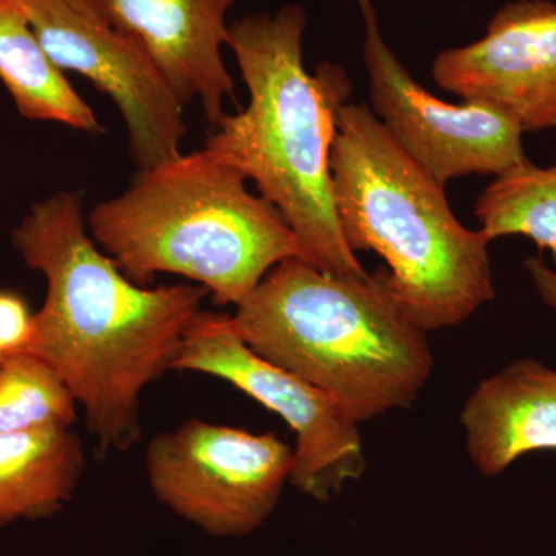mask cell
I'll return each mask as SVG.
<instances>
[{
  "label": "cell",
  "mask_w": 556,
  "mask_h": 556,
  "mask_svg": "<svg viewBox=\"0 0 556 556\" xmlns=\"http://www.w3.org/2000/svg\"><path fill=\"white\" fill-rule=\"evenodd\" d=\"M11 244L47 281L24 351L61 376L102 452L130 448L141 439L142 393L174 368L207 289L135 283L91 239L75 192L36 203Z\"/></svg>",
  "instance_id": "6da1fadb"
},
{
  "label": "cell",
  "mask_w": 556,
  "mask_h": 556,
  "mask_svg": "<svg viewBox=\"0 0 556 556\" xmlns=\"http://www.w3.org/2000/svg\"><path fill=\"white\" fill-rule=\"evenodd\" d=\"M306 24L302 7L287 5L229 25L228 47L251 98L247 109L222 116L203 150L257 185L287 219L303 262L362 276L367 270L340 229L331 177L336 112L351 87L332 65L306 72Z\"/></svg>",
  "instance_id": "7a4b0ae2"
},
{
  "label": "cell",
  "mask_w": 556,
  "mask_h": 556,
  "mask_svg": "<svg viewBox=\"0 0 556 556\" xmlns=\"http://www.w3.org/2000/svg\"><path fill=\"white\" fill-rule=\"evenodd\" d=\"M232 318L254 353L324 391L356 426L412 407L433 375L427 331L387 269L343 276L288 258Z\"/></svg>",
  "instance_id": "3957f363"
},
{
  "label": "cell",
  "mask_w": 556,
  "mask_h": 556,
  "mask_svg": "<svg viewBox=\"0 0 556 556\" xmlns=\"http://www.w3.org/2000/svg\"><path fill=\"white\" fill-rule=\"evenodd\" d=\"M331 177L348 247L386 260L394 295L424 331L456 327L495 299L490 241L460 225L445 189L365 104L336 112Z\"/></svg>",
  "instance_id": "277c9868"
},
{
  "label": "cell",
  "mask_w": 556,
  "mask_h": 556,
  "mask_svg": "<svg viewBox=\"0 0 556 556\" xmlns=\"http://www.w3.org/2000/svg\"><path fill=\"white\" fill-rule=\"evenodd\" d=\"M247 177L203 149L138 170L130 188L87 215L91 239L135 283L175 274L237 306L299 241Z\"/></svg>",
  "instance_id": "5b68a950"
},
{
  "label": "cell",
  "mask_w": 556,
  "mask_h": 556,
  "mask_svg": "<svg viewBox=\"0 0 556 556\" xmlns=\"http://www.w3.org/2000/svg\"><path fill=\"white\" fill-rule=\"evenodd\" d=\"M144 468L161 506L208 536L240 538L276 510L294 448L274 433L190 419L150 439Z\"/></svg>",
  "instance_id": "8992f818"
},
{
  "label": "cell",
  "mask_w": 556,
  "mask_h": 556,
  "mask_svg": "<svg viewBox=\"0 0 556 556\" xmlns=\"http://www.w3.org/2000/svg\"><path fill=\"white\" fill-rule=\"evenodd\" d=\"M172 371L225 380L280 416L295 434L289 484L303 495L331 500L364 473L358 426L324 391L254 353L232 316L200 311L186 329Z\"/></svg>",
  "instance_id": "52a82bcc"
},
{
  "label": "cell",
  "mask_w": 556,
  "mask_h": 556,
  "mask_svg": "<svg viewBox=\"0 0 556 556\" xmlns=\"http://www.w3.org/2000/svg\"><path fill=\"white\" fill-rule=\"evenodd\" d=\"M371 112L388 137L445 189L467 175H500L529 163L517 121L485 102L450 104L413 79L380 33L372 0H357Z\"/></svg>",
  "instance_id": "ba28073f"
},
{
  "label": "cell",
  "mask_w": 556,
  "mask_h": 556,
  "mask_svg": "<svg viewBox=\"0 0 556 556\" xmlns=\"http://www.w3.org/2000/svg\"><path fill=\"white\" fill-rule=\"evenodd\" d=\"M50 60L109 94L129 130L138 170L181 155L185 104L142 47L116 30L87 0H21Z\"/></svg>",
  "instance_id": "9c48e42d"
},
{
  "label": "cell",
  "mask_w": 556,
  "mask_h": 556,
  "mask_svg": "<svg viewBox=\"0 0 556 556\" xmlns=\"http://www.w3.org/2000/svg\"><path fill=\"white\" fill-rule=\"evenodd\" d=\"M431 76L463 101L503 110L525 134L556 127V3H507L484 38L441 51Z\"/></svg>",
  "instance_id": "30bf717a"
},
{
  "label": "cell",
  "mask_w": 556,
  "mask_h": 556,
  "mask_svg": "<svg viewBox=\"0 0 556 556\" xmlns=\"http://www.w3.org/2000/svg\"><path fill=\"white\" fill-rule=\"evenodd\" d=\"M149 54L182 104L200 100L211 130L236 101L225 61L228 11L236 0H87Z\"/></svg>",
  "instance_id": "8fae6325"
},
{
  "label": "cell",
  "mask_w": 556,
  "mask_h": 556,
  "mask_svg": "<svg viewBox=\"0 0 556 556\" xmlns=\"http://www.w3.org/2000/svg\"><path fill=\"white\" fill-rule=\"evenodd\" d=\"M460 424L468 457L485 477L529 453L556 450V369L533 358L511 362L475 388Z\"/></svg>",
  "instance_id": "7c38bea8"
},
{
  "label": "cell",
  "mask_w": 556,
  "mask_h": 556,
  "mask_svg": "<svg viewBox=\"0 0 556 556\" xmlns=\"http://www.w3.org/2000/svg\"><path fill=\"white\" fill-rule=\"evenodd\" d=\"M84 468L83 442L67 427L0 434V527L60 514Z\"/></svg>",
  "instance_id": "4fadbf2b"
},
{
  "label": "cell",
  "mask_w": 556,
  "mask_h": 556,
  "mask_svg": "<svg viewBox=\"0 0 556 556\" xmlns=\"http://www.w3.org/2000/svg\"><path fill=\"white\" fill-rule=\"evenodd\" d=\"M0 83L24 118L102 131L93 110L43 50L21 0H0Z\"/></svg>",
  "instance_id": "5bb4252c"
},
{
  "label": "cell",
  "mask_w": 556,
  "mask_h": 556,
  "mask_svg": "<svg viewBox=\"0 0 556 556\" xmlns=\"http://www.w3.org/2000/svg\"><path fill=\"white\" fill-rule=\"evenodd\" d=\"M489 241L507 236L533 240L556 263V159L548 167L526 163L496 177L475 206Z\"/></svg>",
  "instance_id": "9a60e30c"
},
{
  "label": "cell",
  "mask_w": 556,
  "mask_h": 556,
  "mask_svg": "<svg viewBox=\"0 0 556 556\" xmlns=\"http://www.w3.org/2000/svg\"><path fill=\"white\" fill-rule=\"evenodd\" d=\"M78 404L61 376L28 351L0 356V434L72 427Z\"/></svg>",
  "instance_id": "2e32d148"
},
{
  "label": "cell",
  "mask_w": 556,
  "mask_h": 556,
  "mask_svg": "<svg viewBox=\"0 0 556 556\" xmlns=\"http://www.w3.org/2000/svg\"><path fill=\"white\" fill-rule=\"evenodd\" d=\"M33 318L27 302L11 291H0V356L24 351L30 343Z\"/></svg>",
  "instance_id": "e0dca14e"
},
{
  "label": "cell",
  "mask_w": 556,
  "mask_h": 556,
  "mask_svg": "<svg viewBox=\"0 0 556 556\" xmlns=\"http://www.w3.org/2000/svg\"><path fill=\"white\" fill-rule=\"evenodd\" d=\"M526 270L532 278L541 300L551 308L556 309V273L544 265L541 258H527Z\"/></svg>",
  "instance_id": "ac0fdd59"
}]
</instances>
